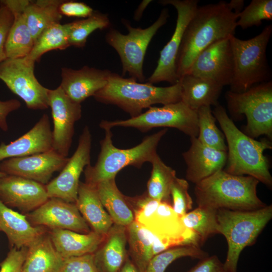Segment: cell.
<instances>
[{
	"mask_svg": "<svg viewBox=\"0 0 272 272\" xmlns=\"http://www.w3.org/2000/svg\"><path fill=\"white\" fill-rule=\"evenodd\" d=\"M60 14L67 17L86 18L94 12L93 9L84 3L62 1L59 6Z\"/></svg>",
	"mask_w": 272,
	"mask_h": 272,
	"instance_id": "ee69618b",
	"label": "cell"
},
{
	"mask_svg": "<svg viewBox=\"0 0 272 272\" xmlns=\"http://www.w3.org/2000/svg\"><path fill=\"white\" fill-rule=\"evenodd\" d=\"M208 256V253L197 246L185 245L172 247L153 256L145 272H165L171 263L183 257L201 259Z\"/></svg>",
	"mask_w": 272,
	"mask_h": 272,
	"instance_id": "74e56055",
	"label": "cell"
},
{
	"mask_svg": "<svg viewBox=\"0 0 272 272\" xmlns=\"http://www.w3.org/2000/svg\"><path fill=\"white\" fill-rule=\"evenodd\" d=\"M48 100L53 124L52 149L67 157L75 123L81 117V105L72 101L59 86L49 90Z\"/></svg>",
	"mask_w": 272,
	"mask_h": 272,
	"instance_id": "9a60e30c",
	"label": "cell"
},
{
	"mask_svg": "<svg viewBox=\"0 0 272 272\" xmlns=\"http://www.w3.org/2000/svg\"><path fill=\"white\" fill-rule=\"evenodd\" d=\"M163 5L173 6L177 14L175 28L172 36L160 52L157 66L147 79V82L153 84L167 82L172 85L177 83L176 59L185 29L197 8V0H162Z\"/></svg>",
	"mask_w": 272,
	"mask_h": 272,
	"instance_id": "7c38bea8",
	"label": "cell"
},
{
	"mask_svg": "<svg viewBox=\"0 0 272 272\" xmlns=\"http://www.w3.org/2000/svg\"><path fill=\"white\" fill-rule=\"evenodd\" d=\"M62 1H28L24 9L27 25L34 41L50 26L60 23L59 6Z\"/></svg>",
	"mask_w": 272,
	"mask_h": 272,
	"instance_id": "4dcf8cb0",
	"label": "cell"
},
{
	"mask_svg": "<svg viewBox=\"0 0 272 272\" xmlns=\"http://www.w3.org/2000/svg\"><path fill=\"white\" fill-rule=\"evenodd\" d=\"M151 2V1H143L140 4L134 13V19L135 20L138 21L141 19L145 9Z\"/></svg>",
	"mask_w": 272,
	"mask_h": 272,
	"instance_id": "c3c4849f",
	"label": "cell"
},
{
	"mask_svg": "<svg viewBox=\"0 0 272 272\" xmlns=\"http://www.w3.org/2000/svg\"><path fill=\"white\" fill-rule=\"evenodd\" d=\"M91 145V134L89 127L86 126L73 156L69 158L59 174L45 185L48 198H57L75 203L80 176L84 168L90 164Z\"/></svg>",
	"mask_w": 272,
	"mask_h": 272,
	"instance_id": "4fadbf2b",
	"label": "cell"
},
{
	"mask_svg": "<svg viewBox=\"0 0 272 272\" xmlns=\"http://www.w3.org/2000/svg\"><path fill=\"white\" fill-rule=\"evenodd\" d=\"M217 211L197 207L181 217L183 225L197 234L202 245L210 237L219 234Z\"/></svg>",
	"mask_w": 272,
	"mask_h": 272,
	"instance_id": "e575fe53",
	"label": "cell"
},
{
	"mask_svg": "<svg viewBox=\"0 0 272 272\" xmlns=\"http://www.w3.org/2000/svg\"><path fill=\"white\" fill-rule=\"evenodd\" d=\"M111 73L88 66L79 70L62 67L59 86L72 101L81 104L105 87Z\"/></svg>",
	"mask_w": 272,
	"mask_h": 272,
	"instance_id": "ffe728a7",
	"label": "cell"
},
{
	"mask_svg": "<svg viewBox=\"0 0 272 272\" xmlns=\"http://www.w3.org/2000/svg\"><path fill=\"white\" fill-rule=\"evenodd\" d=\"M28 247H12L5 259L0 263V272H21Z\"/></svg>",
	"mask_w": 272,
	"mask_h": 272,
	"instance_id": "b9f144b4",
	"label": "cell"
},
{
	"mask_svg": "<svg viewBox=\"0 0 272 272\" xmlns=\"http://www.w3.org/2000/svg\"><path fill=\"white\" fill-rule=\"evenodd\" d=\"M105 135L100 142L101 151L97 162L84 169L85 182L92 185L115 178L116 174L127 166L141 168L147 162L151 163L157 154V148L167 128L151 134L137 146L127 149L115 147L112 142L111 129L105 128Z\"/></svg>",
	"mask_w": 272,
	"mask_h": 272,
	"instance_id": "5b68a950",
	"label": "cell"
},
{
	"mask_svg": "<svg viewBox=\"0 0 272 272\" xmlns=\"http://www.w3.org/2000/svg\"><path fill=\"white\" fill-rule=\"evenodd\" d=\"M25 216L33 226H42L49 230L64 229L83 234L92 231L75 203L57 198H49Z\"/></svg>",
	"mask_w": 272,
	"mask_h": 272,
	"instance_id": "e0dca14e",
	"label": "cell"
},
{
	"mask_svg": "<svg viewBox=\"0 0 272 272\" xmlns=\"http://www.w3.org/2000/svg\"><path fill=\"white\" fill-rule=\"evenodd\" d=\"M45 185L20 176L7 175L0 178V201L10 208L28 214L48 199Z\"/></svg>",
	"mask_w": 272,
	"mask_h": 272,
	"instance_id": "d6986e66",
	"label": "cell"
},
{
	"mask_svg": "<svg viewBox=\"0 0 272 272\" xmlns=\"http://www.w3.org/2000/svg\"><path fill=\"white\" fill-rule=\"evenodd\" d=\"M187 272H225L224 264L217 255L207 256Z\"/></svg>",
	"mask_w": 272,
	"mask_h": 272,
	"instance_id": "f6af8a7d",
	"label": "cell"
},
{
	"mask_svg": "<svg viewBox=\"0 0 272 272\" xmlns=\"http://www.w3.org/2000/svg\"><path fill=\"white\" fill-rule=\"evenodd\" d=\"M115 179L101 181L95 186L101 202L113 223L127 227L134 221V215L127 196L119 190Z\"/></svg>",
	"mask_w": 272,
	"mask_h": 272,
	"instance_id": "f546056e",
	"label": "cell"
},
{
	"mask_svg": "<svg viewBox=\"0 0 272 272\" xmlns=\"http://www.w3.org/2000/svg\"><path fill=\"white\" fill-rule=\"evenodd\" d=\"M69 25L70 46L83 48L92 32L108 28L110 21L108 15L94 11L88 18L69 23Z\"/></svg>",
	"mask_w": 272,
	"mask_h": 272,
	"instance_id": "d590c367",
	"label": "cell"
},
{
	"mask_svg": "<svg viewBox=\"0 0 272 272\" xmlns=\"http://www.w3.org/2000/svg\"><path fill=\"white\" fill-rule=\"evenodd\" d=\"M118 272H141L129 256Z\"/></svg>",
	"mask_w": 272,
	"mask_h": 272,
	"instance_id": "7dc6e473",
	"label": "cell"
},
{
	"mask_svg": "<svg viewBox=\"0 0 272 272\" xmlns=\"http://www.w3.org/2000/svg\"><path fill=\"white\" fill-rule=\"evenodd\" d=\"M258 180L250 176L218 171L196 183L194 194L198 207L215 210L253 211L266 206L257 196Z\"/></svg>",
	"mask_w": 272,
	"mask_h": 272,
	"instance_id": "3957f363",
	"label": "cell"
},
{
	"mask_svg": "<svg viewBox=\"0 0 272 272\" xmlns=\"http://www.w3.org/2000/svg\"><path fill=\"white\" fill-rule=\"evenodd\" d=\"M272 34V25L265 26L259 34L248 40L230 37L234 73L230 90L247 91L255 84L269 81L271 73L266 58V48Z\"/></svg>",
	"mask_w": 272,
	"mask_h": 272,
	"instance_id": "52a82bcc",
	"label": "cell"
},
{
	"mask_svg": "<svg viewBox=\"0 0 272 272\" xmlns=\"http://www.w3.org/2000/svg\"><path fill=\"white\" fill-rule=\"evenodd\" d=\"M13 15L3 2L0 1V63L6 59L5 45L8 35L13 22Z\"/></svg>",
	"mask_w": 272,
	"mask_h": 272,
	"instance_id": "7bdbcfd3",
	"label": "cell"
},
{
	"mask_svg": "<svg viewBox=\"0 0 272 272\" xmlns=\"http://www.w3.org/2000/svg\"><path fill=\"white\" fill-rule=\"evenodd\" d=\"M35 63L27 57L7 58L0 63V80L24 101L28 108L43 110L49 107V89L36 78Z\"/></svg>",
	"mask_w": 272,
	"mask_h": 272,
	"instance_id": "8fae6325",
	"label": "cell"
},
{
	"mask_svg": "<svg viewBox=\"0 0 272 272\" xmlns=\"http://www.w3.org/2000/svg\"><path fill=\"white\" fill-rule=\"evenodd\" d=\"M52 149V131L49 117L44 114L35 125L22 136L0 145V162L12 158L23 157Z\"/></svg>",
	"mask_w": 272,
	"mask_h": 272,
	"instance_id": "7402d4cb",
	"label": "cell"
},
{
	"mask_svg": "<svg viewBox=\"0 0 272 272\" xmlns=\"http://www.w3.org/2000/svg\"><path fill=\"white\" fill-rule=\"evenodd\" d=\"M233 73L234 57L229 37L202 50L187 74L213 80L224 87L230 85Z\"/></svg>",
	"mask_w": 272,
	"mask_h": 272,
	"instance_id": "2e32d148",
	"label": "cell"
},
{
	"mask_svg": "<svg viewBox=\"0 0 272 272\" xmlns=\"http://www.w3.org/2000/svg\"><path fill=\"white\" fill-rule=\"evenodd\" d=\"M0 231L7 236L12 247H29L41 236L47 232L42 226H34L25 215L7 207L0 201Z\"/></svg>",
	"mask_w": 272,
	"mask_h": 272,
	"instance_id": "cb8c5ba5",
	"label": "cell"
},
{
	"mask_svg": "<svg viewBox=\"0 0 272 272\" xmlns=\"http://www.w3.org/2000/svg\"><path fill=\"white\" fill-rule=\"evenodd\" d=\"M239 13L229 2L198 7L188 23L176 59L178 80L186 74L197 55L213 43L233 36Z\"/></svg>",
	"mask_w": 272,
	"mask_h": 272,
	"instance_id": "6da1fadb",
	"label": "cell"
},
{
	"mask_svg": "<svg viewBox=\"0 0 272 272\" xmlns=\"http://www.w3.org/2000/svg\"><path fill=\"white\" fill-rule=\"evenodd\" d=\"M6 175H7V174H6L5 173L0 172V178L4 177Z\"/></svg>",
	"mask_w": 272,
	"mask_h": 272,
	"instance_id": "681fc988",
	"label": "cell"
},
{
	"mask_svg": "<svg viewBox=\"0 0 272 272\" xmlns=\"http://www.w3.org/2000/svg\"><path fill=\"white\" fill-rule=\"evenodd\" d=\"M13 15V22L5 45L7 58L25 57L29 55L34 41L27 25L24 9L28 0H4Z\"/></svg>",
	"mask_w": 272,
	"mask_h": 272,
	"instance_id": "d4e9b609",
	"label": "cell"
},
{
	"mask_svg": "<svg viewBox=\"0 0 272 272\" xmlns=\"http://www.w3.org/2000/svg\"><path fill=\"white\" fill-rule=\"evenodd\" d=\"M126 228L128 256L141 272H145L154 256L153 244L155 236L135 221Z\"/></svg>",
	"mask_w": 272,
	"mask_h": 272,
	"instance_id": "1f68e13d",
	"label": "cell"
},
{
	"mask_svg": "<svg viewBox=\"0 0 272 272\" xmlns=\"http://www.w3.org/2000/svg\"><path fill=\"white\" fill-rule=\"evenodd\" d=\"M75 204L82 217L96 233L105 236L114 224L94 185L80 182Z\"/></svg>",
	"mask_w": 272,
	"mask_h": 272,
	"instance_id": "484cf974",
	"label": "cell"
},
{
	"mask_svg": "<svg viewBox=\"0 0 272 272\" xmlns=\"http://www.w3.org/2000/svg\"><path fill=\"white\" fill-rule=\"evenodd\" d=\"M181 101L192 110L202 106H216L223 86L217 82L186 74L179 80Z\"/></svg>",
	"mask_w": 272,
	"mask_h": 272,
	"instance_id": "4316f807",
	"label": "cell"
},
{
	"mask_svg": "<svg viewBox=\"0 0 272 272\" xmlns=\"http://www.w3.org/2000/svg\"><path fill=\"white\" fill-rule=\"evenodd\" d=\"M137 223L150 231L168 248L185 245L199 247L202 246L197 234L183 225L181 217L174 212L171 203L160 202L153 213Z\"/></svg>",
	"mask_w": 272,
	"mask_h": 272,
	"instance_id": "5bb4252c",
	"label": "cell"
},
{
	"mask_svg": "<svg viewBox=\"0 0 272 272\" xmlns=\"http://www.w3.org/2000/svg\"><path fill=\"white\" fill-rule=\"evenodd\" d=\"M218 121L227 143L226 172L235 175L253 177L267 186H272L269 165L263 152L270 150L269 141L254 140L240 130L220 104L212 111Z\"/></svg>",
	"mask_w": 272,
	"mask_h": 272,
	"instance_id": "7a4b0ae2",
	"label": "cell"
},
{
	"mask_svg": "<svg viewBox=\"0 0 272 272\" xmlns=\"http://www.w3.org/2000/svg\"><path fill=\"white\" fill-rule=\"evenodd\" d=\"M63 261L47 232L28 247L21 272H58Z\"/></svg>",
	"mask_w": 272,
	"mask_h": 272,
	"instance_id": "f1b7e54d",
	"label": "cell"
},
{
	"mask_svg": "<svg viewBox=\"0 0 272 272\" xmlns=\"http://www.w3.org/2000/svg\"><path fill=\"white\" fill-rule=\"evenodd\" d=\"M189 184L186 180L176 177L171 187L172 207L174 212L180 217L192 208V200L188 189Z\"/></svg>",
	"mask_w": 272,
	"mask_h": 272,
	"instance_id": "ab89813d",
	"label": "cell"
},
{
	"mask_svg": "<svg viewBox=\"0 0 272 272\" xmlns=\"http://www.w3.org/2000/svg\"><path fill=\"white\" fill-rule=\"evenodd\" d=\"M21 107L20 102L15 99L6 101L0 100V128L4 131L8 130L7 117L8 115Z\"/></svg>",
	"mask_w": 272,
	"mask_h": 272,
	"instance_id": "bcb514c9",
	"label": "cell"
},
{
	"mask_svg": "<svg viewBox=\"0 0 272 272\" xmlns=\"http://www.w3.org/2000/svg\"><path fill=\"white\" fill-rule=\"evenodd\" d=\"M272 20L271 0H252L238 15L237 27L245 29Z\"/></svg>",
	"mask_w": 272,
	"mask_h": 272,
	"instance_id": "f35d334b",
	"label": "cell"
},
{
	"mask_svg": "<svg viewBox=\"0 0 272 272\" xmlns=\"http://www.w3.org/2000/svg\"><path fill=\"white\" fill-rule=\"evenodd\" d=\"M272 218V205L253 211H217L219 234L227 240L228 251L224 267L225 272H237L240 254L253 245Z\"/></svg>",
	"mask_w": 272,
	"mask_h": 272,
	"instance_id": "8992f818",
	"label": "cell"
},
{
	"mask_svg": "<svg viewBox=\"0 0 272 272\" xmlns=\"http://www.w3.org/2000/svg\"><path fill=\"white\" fill-rule=\"evenodd\" d=\"M151 163L152 169L146 193L154 199L171 203V187L176 177V171L166 165L158 154Z\"/></svg>",
	"mask_w": 272,
	"mask_h": 272,
	"instance_id": "d6a6232c",
	"label": "cell"
},
{
	"mask_svg": "<svg viewBox=\"0 0 272 272\" xmlns=\"http://www.w3.org/2000/svg\"><path fill=\"white\" fill-rule=\"evenodd\" d=\"M58 272H99L95 265L93 253L63 259Z\"/></svg>",
	"mask_w": 272,
	"mask_h": 272,
	"instance_id": "60d3db41",
	"label": "cell"
},
{
	"mask_svg": "<svg viewBox=\"0 0 272 272\" xmlns=\"http://www.w3.org/2000/svg\"><path fill=\"white\" fill-rule=\"evenodd\" d=\"M198 133L196 137L203 145L227 152L224 135L216 124V119L211 106H202L197 111Z\"/></svg>",
	"mask_w": 272,
	"mask_h": 272,
	"instance_id": "8d00e7d4",
	"label": "cell"
},
{
	"mask_svg": "<svg viewBox=\"0 0 272 272\" xmlns=\"http://www.w3.org/2000/svg\"><path fill=\"white\" fill-rule=\"evenodd\" d=\"M225 98L228 109L233 117L245 115V134L253 139L262 135L271 138V81L253 86L242 93L228 91Z\"/></svg>",
	"mask_w": 272,
	"mask_h": 272,
	"instance_id": "9c48e42d",
	"label": "cell"
},
{
	"mask_svg": "<svg viewBox=\"0 0 272 272\" xmlns=\"http://www.w3.org/2000/svg\"><path fill=\"white\" fill-rule=\"evenodd\" d=\"M69 158L53 149L42 153L12 158L0 162V172L31 179L46 185L53 174L61 171Z\"/></svg>",
	"mask_w": 272,
	"mask_h": 272,
	"instance_id": "ac0fdd59",
	"label": "cell"
},
{
	"mask_svg": "<svg viewBox=\"0 0 272 272\" xmlns=\"http://www.w3.org/2000/svg\"><path fill=\"white\" fill-rule=\"evenodd\" d=\"M127 228L114 224L93 253L99 272H118L128 257Z\"/></svg>",
	"mask_w": 272,
	"mask_h": 272,
	"instance_id": "603a6c76",
	"label": "cell"
},
{
	"mask_svg": "<svg viewBox=\"0 0 272 272\" xmlns=\"http://www.w3.org/2000/svg\"><path fill=\"white\" fill-rule=\"evenodd\" d=\"M69 25L53 24L44 30L34 41L27 57L35 62L46 52L53 50H64L70 46L69 42Z\"/></svg>",
	"mask_w": 272,
	"mask_h": 272,
	"instance_id": "836d02e7",
	"label": "cell"
},
{
	"mask_svg": "<svg viewBox=\"0 0 272 272\" xmlns=\"http://www.w3.org/2000/svg\"><path fill=\"white\" fill-rule=\"evenodd\" d=\"M197 111L192 110L182 101L164 105L162 107H150L139 115L125 120H102L101 128L115 126L133 127L146 132L155 127H172L178 129L190 138L198 135Z\"/></svg>",
	"mask_w": 272,
	"mask_h": 272,
	"instance_id": "30bf717a",
	"label": "cell"
},
{
	"mask_svg": "<svg viewBox=\"0 0 272 272\" xmlns=\"http://www.w3.org/2000/svg\"><path fill=\"white\" fill-rule=\"evenodd\" d=\"M191 145L182 156L186 164V178L195 184L223 170L227 160V152L206 146L197 138H190Z\"/></svg>",
	"mask_w": 272,
	"mask_h": 272,
	"instance_id": "44dd1931",
	"label": "cell"
},
{
	"mask_svg": "<svg viewBox=\"0 0 272 272\" xmlns=\"http://www.w3.org/2000/svg\"><path fill=\"white\" fill-rule=\"evenodd\" d=\"M169 17L167 9H163L157 20L149 27L134 28L126 20L123 23L128 30L123 34L115 29L106 34V42L117 52L122 64V75L144 83L146 78L143 64L148 46L158 30L165 25Z\"/></svg>",
	"mask_w": 272,
	"mask_h": 272,
	"instance_id": "ba28073f",
	"label": "cell"
},
{
	"mask_svg": "<svg viewBox=\"0 0 272 272\" xmlns=\"http://www.w3.org/2000/svg\"><path fill=\"white\" fill-rule=\"evenodd\" d=\"M93 96L101 103L116 105L132 117L154 104L180 101L181 85L179 81L170 86L157 87L111 73L107 84Z\"/></svg>",
	"mask_w": 272,
	"mask_h": 272,
	"instance_id": "277c9868",
	"label": "cell"
},
{
	"mask_svg": "<svg viewBox=\"0 0 272 272\" xmlns=\"http://www.w3.org/2000/svg\"><path fill=\"white\" fill-rule=\"evenodd\" d=\"M48 233L56 250L63 259L93 253L104 237L93 231L83 234L69 230L53 229Z\"/></svg>",
	"mask_w": 272,
	"mask_h": 272,
	"instance_id": "83f0119b",
	"label": "cell"
}]
</instances>
